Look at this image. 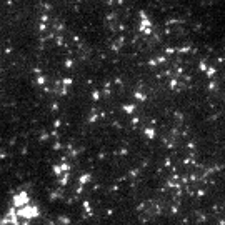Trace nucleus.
<instances>
[{
	"label": "nucleus",
	"instance_id": "f257e3e1",
	"mask_svg": "<svg viewBox=\"0 0 225 225\" xmlns=\"http://www.w3.org/2000/svg\"><path fill=\"white\" fill-rule=\"evenodd\" d=\"M25 202H27V195H25L23 192H22L20 195H17V197H15V198H14V204L17 205V207H18V205H23Z\"/></svg>",
	"mask_w": 225,
	"mask_h": 225
}]
</instances>
